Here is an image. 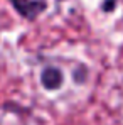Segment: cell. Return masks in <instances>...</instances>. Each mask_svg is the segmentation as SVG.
<instances>
[{
  "instance_id": "obj_1",
  "label": "cell",
  "mask_w": 123,
  "mask_h": 125,
  "mask_svg": "<svg viewBox=\"0 0 123 125\" xmlns=\"http://www.w3.org/2000/svg\"><path fill=\"white\" fill-rule=\"evenodd\" d=\"M9 3L15 9V12L20 17L27 21H34L47 7L44 0H9Z\"/></svg>"
},
{
  "instance_id": "obj_2",
  "label": "cell",
  "mask_w": 123,
  "mask_h": 125,
  "mask_svg": "<svg viewBox=\"0 0 123 125\" xmlns=\"http://www.w3.org/2000/svg\"><path fill=\"white\" fill-rule=\"evenodd\" d=\"M62 81H64V76H62L61 69L54 68V66H47L44 68L41 73V83L46 90H59L62 86Z\"/></svg>"
}]
</instances>
